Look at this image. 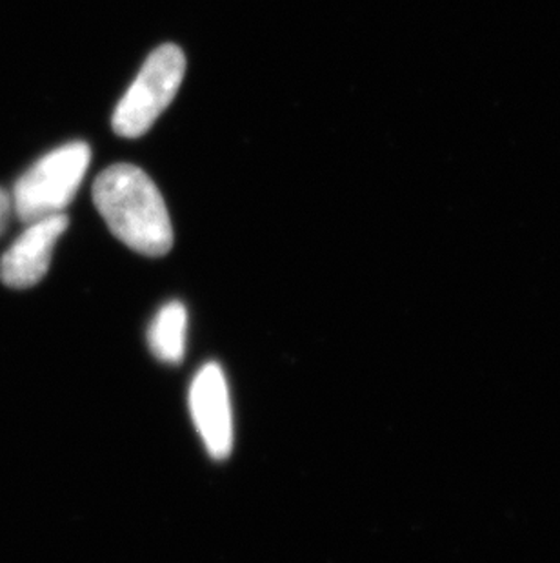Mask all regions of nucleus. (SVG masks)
<instances>
[{
	"instance_id": "nucleus-7",
	"label": "nucleus",
	"mask_w": 560,
	"mask_h": 563,
	"mask_svg": "<svg viewBox=\"0 0 560 563\" xmlns=\"http://www.w3.org/2000/svg\"><path fill=\"white\" fill-rule=\"evenodd\" d=\"M11 212H13L11 196L0 188V235L4 234L5 227L10 223Z\"/></svg>"
},
{
	"instance_id": "nucleus-6",
	"label": "nucleus",
	"mask_w": 560,
	"mask_h": 563,
	"mask_svg": "<svg viewBox=\"0 0 560 563\" xmlns=\"http://www.w3.org/2000/svg\"><path fill=\"white\" fill-rule=\"evenodd\" d=\"M188 340V310L180 301H169L149 324L148 343L159 362L179 365Z\"/></svg>"
},
{
	"instance_id": "nucleus-3",
	"label": "nucleus",
	"mask_w": 560,
	"mask_h": 563,
	"mask_svg": "<svg viewBox=\"0 0 560 563\" xmlns=\"http://www.w3.org/2000/svg\"><path fill=\"white\" fill-rule=\"evenodd\" d=\"M184 74L186 57L179 46L165 44L155 49L116 104L113 132L124 139L143 137L173 101Z\"/></svg>"
},
{
	"instance_id": "nucleus-5",
	"label": "nucleus",
	"mask_w": 560,
	"mask_h": 563,
	"mask_svg": "<svg viewBox=\"0 0 560 563\" xmlns=\"http://www.w3.org/2000/svg\"><path fill=\"white\" fill-rule=\"evenodd\" d=\"M68 224L66 213L27 223L26 230L0 260V279L5 287H35L48 274L55 245L68 230Z\"/></svg>"
},
{
	"instance_id": "nucleus-4",
	"label": "nucleus",
	"mask_w": 560,
	"mask_h": 563,
	"mask_svg": "<svg viewBox=\"0 0 560 563\" xmlns=\"http://www.w3.org/2000/svg\"><path fill=\"white\" fill-rule=\"evenodd\" d=\"M190 412L208 454L226 460L233 449V412L226 376L217 363H206L193 377Z\"/></svg>"
},
{
	"instance_id": "nucleus-1",
	"label": "nucleus",
	"mask_w": 560,
	"mask_h": 563,
	"mask_svg": "<svg viewBox=\"0 0 560 563\" xmlns=\"http://www.w3.org/2000/svg\"><path fill=\"white\" fill-rule=\"evenodd\" d=\"M93 202L116 240L138 254L160 257L173 246L165 197L138 166L113 165L93 183Z\"/></svg>"
},
{
	"instance_id": "nucleus-2",
	"label": "nucleus",
	"mask_w": 560,
	"mask_h": 563,
	"mask_svg": "<svg viewBox=\"0 0 560 563\" xmlns=\"http://www.w3.org/2000/svg\"><path fill=\"white\" fill-rule=\"evenodd\" d=\"M91 163V148L82 141L44 155L15 183L11 202L22 223L64 213L74 201Z\"/></svg>"
}]
</instances>
